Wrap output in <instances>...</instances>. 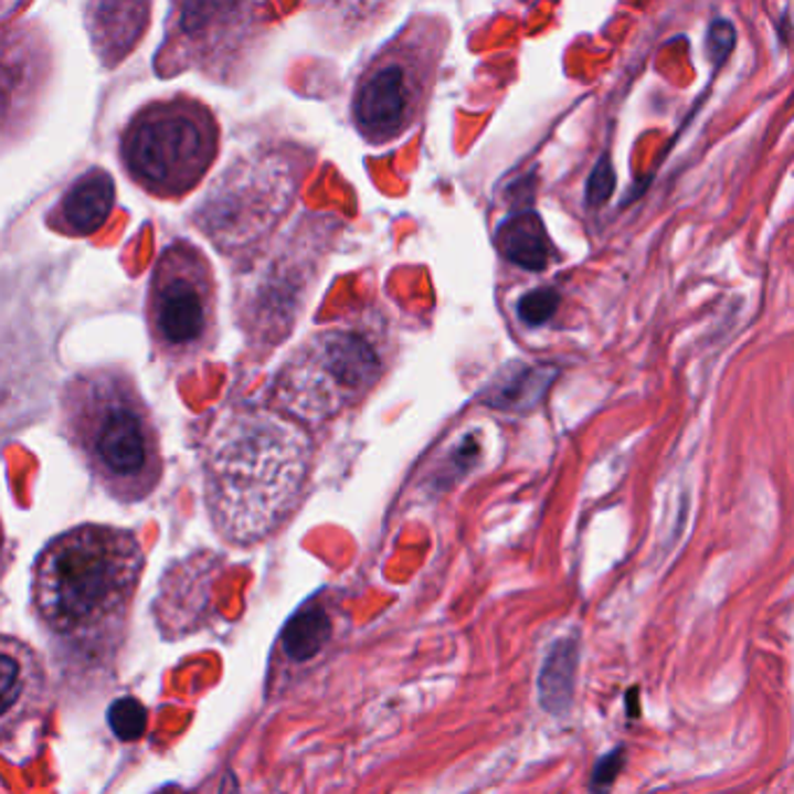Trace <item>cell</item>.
Masks as SVG:
<instances>
[{
    "label": "cell",
    "mask_w": 794,
    "mask_h": 794,
    "mask_svg": "<svg viewBox=\"0 0 794 794\" xmlns=\"http://www.w3.org/2000/svg\"><path fill=\"white\" fill-rule=\"evenodd\" d=\"M625 766V748L618 745L614 751L602 755L593 769V779H590V790L593 794H606L608 787L616 783L621 771Z\"/></svg>",
    "instance_id": "18"
},
{
    "label": "cell",
    "mask_w": 794,
    "mask_h": 794,
    "mask_svg": "<svg viewBox=\"0 0 794 794\" xmlns=\"http://www.w3.org/2000/svg\"><path fill=\"white\" fill-rule=\"evenodd\" d=\"M579 669L576 639H560L549 650L539 674V701L551 716H564L572 709Z\"/></svg>",
    "instance_id": "12"
},
{
    "label": "cell",
    "mask_w": 794,
    "mask_h": 794,
    "mask_svg": "<svg viewBox=\"0 0 794 794\" xmlns=\"http://www.w3.org/2000/svg\"><path fill=\"white\" fill-rule=\"evenodd\" d=\"M314 446L303 423L261 406L219 416L205 446L212 526L235 547L277 532L305 495Z\"/></svg>",
    "instance_id": "1"
},
{
    "label": "cell",
    "mask_w": 794,
    "mask_h": 794,
    "mask_svg": "<svg viewBox=\"0 0 794 794\" xmlns=\"http://www.w3.org/2000/svg\"><path fill=\"white\" fill-rule=\"evenodd\" d=\"M147 326L156 353L184 366L214 342L216 286L208 258L184 240L158 256L147 293Z\"/></svg>",
    "instance_id": "5"
},
{
    "label": "cell",
    "mask_w": 794,
    "mask_h": 794,
    "mask_svg": "<svg viewBox=\"0 0 794 794\" xmlns=\"http://www.w3.org/2000/svg\"><path fill=\"white\" fill-rule=\"evenodd\" d=\"M47 697V671L27 642L0 634V743L12 741Z\"/></svg>",
    "instance_id": "7"
},
{
    "label": "cell",
    "mask_w": 794,
    "mask_h": 794,
    "mask_svg": "<svg viewBox=\"0 0 794 794\" xmlns=\"http://www.w3.org/2000/svg\"><path fill=\"white\" fill-rule=\"evenodd\" d=\"M497 246L509 263L534 272L547 267L553 256V244L537 212H520L507 219L497 231Z\"/></svg>",
    "instance_id": "11"
},
{
    "label": "cell",
    "mask_w": 794,
    "mask_h": 794,
    "mask_svg": "<svg viewBox=\"0 0 794 794\" xmlns=\"http://www.w3.org/2000/svg\"><path fill=\"white\" fill-rule=\"evenodd\" d=\"M737 44V29L728 19H713L707 31V56L709 61L720 67L730 59Z\"/></svg>",
    "instance_id": "16"
},
{
    "label": "cell",
    "mask_w": 794,
    "mask_h": 794,
    "mask_svg": "<svg viewBox=\"0 0 794 794\" xmlns=\"http://www.w3.org/2000/svg\"><path fill=\"white\" fill-rule=\"evenodd\" d=\"M616 189V172H614V166H611V158L604 153L593 174H590L587 179V189H585V198H587V205H604V202L611 198V193H614Z\"/></svg>",
    "instance_id": "17"
},
{
    "label": "cell",
    "mask_w": 794,
    "mask_h": 794,
    "mask_svg": "<svg viewBox=\"0 0 794 794\" xmlns=\"http://www.w3.org/2000/svg\"><path fill=\"white\" fill-rule=\"evenodd\" d=\"M121 153L126 170L145 191L179 198L210 170L216 156V130L200 109L153 107L128 128Z\"/></svg>",
    "instance_id": "6"
},
{
    "label": "cell",
    "mask_w": 794,
    "mask_h": 794,
    "mask_svg": "<svg viewBox=\"0 0 794 794\" xmlns=\"http://www.w3.org/2000/svg\"><path fill=\"white\" fill-rule=\"evenodd\" d=\"M332 634L330 618L324 608L309 606L295 614L282 634L284 653L293 663H307L314 655H319L321 648L328 644Z\"/></svg>",
    "instance_id": "13"
},
{
    "label": "cell",
    "mask_w": 794,
    "mask_h": 794,
    "mask_svg": "<svg viewBox=\"0 0 794 794\" xmlns=\"http://www.w3.org/2000/svg\"><path fill=\"white\" fill-rule=\"evenodd\" d=\"M142 572V543L130 530L77 526L35 560V616L61 639L98 642L124 625Z\"/></svg>",
    "instance_id": "2"
},
{
    "label": "cell",
    "mask_w": 794,
    "mask_h": 794,
    "mask_svg": "<svg viewBox=\"0 0 794 794\" xmlns=\"http://www.w3.org/2000/svg\"><path fill=\"white\" fill-rule=\"evenodd\" d=\"M112 208H115V181L105 170L96 168L84 172L65 191L47 221L61 235L88 237L107 223Z\"/></svg>",
    "instance_id": "9"
},
{
    "label": "cell",
    "mask_w": 794,
    "mask_h": 794,
    "mask_svg": "<svg viewBox=\"0 0 794 794\" xmlns=\"http://www.w3.org/2000/svg\"><path fill=\"white\" fill-rule=\"evenodd\" d=\"M0 570H3V560H0Z\"/></svg>",
    "instance_id": "20"
},
{
    "label": "cell",
    "mask_w": 794,
    "mask_h": 794,
    "mask_svg": "<svg viewBox=\"0 0 794 794\" xmlns=\"http://www.w3.org/2000/svg\"><path fill=\"white\" fill-rule=\"evenodd\" d=\"M558 303H560L558 293L551 290V288L530 290L528 295H523V300H520V305H518L520 321L528 324V326L547 324L551 316L555 314Z\"/></svg>",
    "instance_id": "15"
},
{
    "label": "cell",
    "mask_w": 794,
    "mask_h": 794,
    "mask_svg": "<svg viewBox=\"0 0 794 794\" xmlns=\"http://www.w3.org/2000/svg\"><path fill=\"white\" fill-rule=\"evenodd\" d=\"M147 0H96L91 24L96 47L107 63H117L133 50L147 27Z\"/></svg>",
    "instance_id": "10"
},
{
    "label": "cell",
    "mask_w": 794,
    "mask_h": 794,
    "mask_svg": "<svg viewBox=\"0 0 794 794\" xmlns=\"http://www.w3.org/2000/svg\"><path fill=\"white\" fill-rule=\"evenodd\" d=\"M147 709L135 697H121L107 711L109 728L121 741H138L147 732Z\"/></svg>",
    "instance_id": "14"
},
{
    "label": "cell",
    "mask_w": 794,
    "mask_h": 794,
    "mask_svg": "<svg viewBox=\"0 0 794 794\" xmlns=\"http://www.w3.org/2000/svg\"><path fill=\"white\" fill-rule=\"evenodd\" d=\"M414 107V84L402 65H383L356 94L353 115L370 140H391L406 126Z\"/></svg>",
    "instance_id": "8"
},
{
    "label": "cell",
    "mask_w": 794,
    "mask_h": 794,
    "mask_svg": "<svg viewBox=\"0 0 794 794\" xmlns=\"http://www.w3.org/2000/svg\"><path fill=\"white\" fill-rule=\"evenodd\" d=\"M383 374L377 339L360 326H330L293 349L272 383V406L307 425L366 400Z\"/></svg>",
    "instance_id": "4"
},
{
    "label": "cell",
    "mask_w": 794,
    "mask_h": 794,
    "mask_svg": "<svg viewBox=\"0 0 794 794\" xmlns=\"http://www.w3.org/2000/svg\"><path fill=\"white\" fill-rule=\"evenodd\" d=\"M625 705H627V716L629 718H639V688H632L625 695Z\"/></svg>",
    "instance_id": "19"
},
{
    "label": "cell",
    "mask_w": 794,
    "mask_h": 794,
    "mask_svg": "<svg viewBox=\"0 0 794 794\" xmlns=\"http://www.w3.org/2000/svg\"><path fill=\"white\" fill-rule=\"evenodd\" d=\"M61 433L112 500L142 502L161 484L158 430L124 368L84 370L63 385Z\"/></svg>",
    "instance_id": "3"
}]
</instances>
